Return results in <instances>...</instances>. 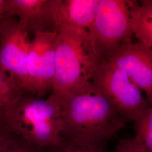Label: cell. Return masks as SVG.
<instances>
[{
    "mask_svg": "<svg viewBox=\"0 0 152 152\" xmlns=\"http://www.w3.org/2000/svg\"><path fill=\"white\" fill-rule=\"evenodd\" d=\"M31 41L27 26L13 16L0 20V68L31 95L27 72Z\"/></svg>",
    "mask_w": 152,
    "mask_h": 152,
    "instance_id": "cell-6",
    "label": "cell"
},
{
    "mask_svg": "<svg viewBox=\"0 0 152 152\" xmlns=\"http://www.w3.org/2000/svg\"><path fill=\"white\" fill-rule=\"evenodd\" d=\"M10 0H0V20L7 18Z\"/></svg>",
    "mask_w": 152,
    "mask_h": 152,
    "instance_id": "cell-18",
    "label": "cell"
},
{
    "mask_svg": "<svg viewBox=\"0 0 152 152\" xmlns=\"http://www.w3.org/2000/svg\"><path fill=\"white\" fill-rule=\"evenodd\" d=\"M115 152H147L141 142L134 136L121 140Z\"/></svg>",
    "mask_w": 152,
    "mask_h": 152,
    "instance_id": "cell-17",
    "label": "cell"
},
{
    "mask_svg": "<svg viewBox=\"0 0 152 152\" xmlns=\"http://www.w3.org/2000/svg\"><path fill=\"white\" fill-rule=\"evenodd\" d=\"M133 16L132 34L152 48V0L139 1Z\"/></svg>",
    "mask_w": 152,
    "mask_h": 152,
    "instance_id": "cell-11",
    "label": "cell"
},
{
    "mask_svg": "<svg viewBox=\"0 0 152 152\" xmlns=\"http://www.w3.org/2000/svg\"><path fill=\"white\" fill-rule=\"evenodd\" d=\"M6 125L18 138L48 148L59 144L61 135V101L51 94L47 99L25 94L5 116Z\"/></svg>",
    "mask_w": 152,
    "mask_h": 152,
    "instance_id": "cell-3",
    "label": "cell"
},
{
    "mask_svg": "<svg viewBox=\"0 0 152 152\" xmlns=\"http://www.w3.org/2000/svg\"><path fill=\"white\" fill-rule=\"evenodd\" d=\"M26 92L22 87L0 68V120L17 99Z\"/></svg>",
    "mask_w": 152,
    "mask_h": 152,
    "instance_id": "cell-12",
    "label": "cell"
},
{
    "mask_svg": "<svg viewBox=\"0 0 152 152\" xmlns=\"http://www.w3.org/2000/svg\"><path fill=\"white\" fill-rule=\"evenodd\" d=\"M100 0H53L56 24H65L90 31L94 22Z\"/></svg>",
    "mask_w": 152,
    "mask_h": 152,
    "instance_id": "cell-10",
    "label": "cell"
},
{
    "mask_svg": "<svg viewBox=\"0 0 152 152\" xmlns=\"http://www.w3.org/2000/svg\"><path fill=\"white\" fill-rule=\"evenodd\" d=\"M91 81L103 91L126 122H135L151 106L125 72L108 62L98 65Z\"/></svg>",
    "mask_w": 152,
    "mask_h": 152,
    "instance_id": "cell-5",
    "label": "cell"
},
{
    "mask_svg": "<svg viewBox=\"0 0 152 152\" xmlns=\"http://www.w3.org/2000/svg\"><path fill=\"white\" fill-rule=\"evenodd\" d=\"M56 62L52 94L59 99L91 80L100 61L86 30L56 24Z\"/></svg>",
    "mask_w": 152,
    "mask_h": 152,
    "instance_id": "cell-2",
    "label": "cell"
},
{
    "mask_svg": "<svg viewBox=\"0 0 152 152\" xmlns=\"http://www.w3.org/2000/svg\"><path fill=\"white\" fill-rule=\"evenodd\" d=\"M5 152H48V149L36 145L18 137Z\"/></svg>",
    "mask_w": 152,
    "mask_h": 152,
    "instance_id": "cell-15",
    "label": "cell"
},
{
    "mask_svg": "<svg viewBox=\"0 0 152 152\" xmlns=\"http://www.w3.org/2000/svg\"><path fill=\"white\" fill-rule=\"evenodd\" d=\"M5 120H0V152H5L17 139Z\"/></svg>",
    "mask_w": 152,
    "mask_h": 152,
    "instance_id": "cell-16",
    "label": "cell"
},
{
    "mask_svg": "<svg viewBox=\"0 0 152 152\" xmlns=\"http://www.w3.org/2000/svg\"><path fill=\"white\" fill-rule=\"evenodd\" d=\"M61 101V135L77 145L106 148L126 121L96 84L90 80Z\"/></svg>",
    "mask_w": 152,
    "mask_h": 152,
    "instance_id": "cell-1",
    "label": "cell"
},
{
    "mask_svg": "<svg viewBox=\"0 0 152 152\" xmlns=\"http://www.w3.org/2000/svg\"><path fill=\"white\" fill-rule=\"evenodd\" d=\"M119 68L130 78L147 96L152 106V48L130 38L124 41L106 59Z\"/></svg>",
    "mask_w": 152,
    "mask_h": 152,
    "instance_id": "cell-8",
    "label": "cell"
},
{
    "mask_svg": "<svg viewBox=\"0 0 152 152\" xmlns=\"http://www.w3.org/2000/svg\"><path fill=\"white\" fill-rule=\"evenodd\" d=\"M56 31L34 34L28 55L27 72L31 95L43 98L53 89L56 62Z\"/></svg>",
    "mask_w": 152,
    "mask_h": 152,
    "instance_id": "cell-7",
    "label": "cell"
},
{
    "mask_svg": "<svg viewBox=\"0 0 152 152\" xmlns=\"http://www.w3.org/2000/svg\"><path fill=\"white\" fill-rule=\"evenodd\" d=\"M14 16L33 34L54 29L53 0H10L7 17Z\"/></svg>",
    "mask_w": 152,
    "mask_h": 152,
    "instance_id": "cell-9",
    "label": "cell"
},
{
    "mask_svg": "<svg viewBox=\"0 0 152 152\" xmlns=\"http://www.w3.org/2000/svg\"><path fill=\"white\" fill-rule=\"evenodd\" d=\"M134 124L136 132L135 137L147 152H152V106Z\"/></svg>",
    "mask_w": 152,
    "mask_h": 152,
    "instance_id": "cell-13",
    "label": "cell"
},
{
    "mask_svg": "<svg viewBox=\"0 0 152 152\" xmlns=\"http://www.w3.org/2000/svg\"><path fill=\"white\" fill-rule=\"evenodd\" d=\"M139 1L100 0L96 16L88 31L100 63L121 44L131 38L133 16Z\"/></svg>",
    "mask_w": 152,
    "mask_h": 152,
    "instance_id": "cell-4",
    "label": "cell"
},
{
    "mask_svg": "<svg viewBox=\"0 0 152 152\" xmlns=\"http://www.w3.org/2000/svg\"><path fill=\"white\" fill-rule=\"evenodd\" d=\"M48 149V152H106L105 148L81 147L64 140L59 144Z\"/></svg>",
    "mask_w": 152,
    "mask_h": 152,
    "instance_id": "cell-14",
    "label": "cell"
}]
</instances>
